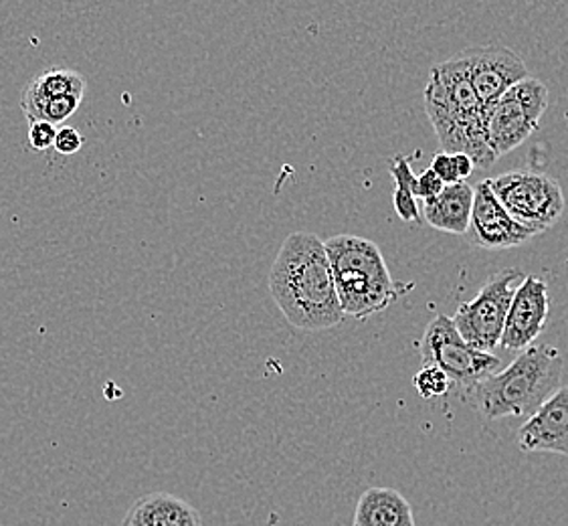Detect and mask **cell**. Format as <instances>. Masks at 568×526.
Instances as JSON below:
<instances>
[{
    "label": "cell",
    "instance_id": "obj_1",
    "mask_svg": "<svg viewBox=\"0 0 568 526\" xmlns=\"http://www.w3.org/2000/svg\"><path fill=\"white\" fill-rule=\"evenodd\" d=\"M270 292L297 331H328L344 321L328 253L314 233L285 237L270 272Z\"/></svg>",
    "mask_w": 568,
    "mask_h": 526
},
{
    "label": "cell",
    "instance_id": "obj_2",
    "mask_svg": "<svg viewBox=\"0 0 568 526\" xmlns=\"http://www.w3.org/2000/svg\"><path fill=\"white\" fill-rule=\"evenodd\" d=\"M423 100L444 152H464L481 169L496 162L486 140V110L469 80L464 53L432 69Z\"/></svg>",
    "mask_w": 568,
    "mask_h": 526
},
{
    "label": "cell",
    "instance_id": "obj_3",
    "mask_svg": "<svg viewBox=\"0 0 568 526\" xmlns=\"http://www.w3.org/2000/svg\"><path fill=\"white\" fill-rule=\"evenodd\" d=\"M565 361L555 346L532 344L510 365L464 391L466 401L486 422L530 417L560 387Z\"/></svg>",
    "mask_w": 568,
    "mask_h": 526
},
{
    "label": "cell",
    "instance_id": "obj_4",
    "mask_svg": "<svg viewBox=\"0 0 568 526\" xmlns=\"http://www.w3.org/2000/svg\"><path fill=\"white\" fill-rule=\"evenodd\" d=\"M324 247L344 316L363 321L397 302V284L375 241L344 233L324 241Z\"/></svg>",
    "mask_w": 568,
    "mask_h": 526
},
{
    "label": "cell",
    "instance_id": "obj_5",
    "mask_svg": "<svg viewBox=\"0 0 568 526\" xmlns=\"http://www.w3.org/2000/svg\"><path fill=\"white\" fill-rule=\"evenodd\" d=\"M488 184L508 215L538 235L550 230L567 206L562 186L545 172L510 171L488 179Z\"/></svg>",
    "mask_w": 568,
    "mask_h": 526
},
{
    "label": "cell",
    "instance_id": "obj_6",
    "mask_svg": "<svg viewBox=\"0 0 568 526\" xmlns=\"http://www.w3.org/2000/svg\"><path fill=\"white\" fill-rule=\"evenodd\" d=\"M548 108V88L528 75L511 85L486 114V140L494 159L510 154L535 134Z\"/></svg>",
    "mask_w": 568,
    "mask_h": 526
},
{
    "label": "cell",
    "instance_id": "obj_7",
    "mask_svg": "<svg viewBox=\"0 0 568 526\" xmlns=\"http://www.w3.org/2000/svg\"><path fill=\"white\" fill-rule=\"evenodd\" d=\"M524 277L523 270L506 267L489 277L478 296L457 308L452 321L469 346L481 353H494L500 346L511 297Z\"/></svg>",
    "mask_w": 568,
    "mask_h": 526
},
{
    "label": "cell",
    "instance_id": "obj_8",
    "mask_svg": "<svg viewBox=\"0 0 568 526\" xmlns=\"http://www.w3.org/2000/svg\"><path fill=\"white\" fill-rule=\"evenodd\" d=\"M423 365L442 368L445 375L466 391L481 378L489 377L501 365L500 358L494 353H481L462 338L455 328L454 321L445 314H437L425 328L419 344Z\"/></svg>",
    "mask_w": 568,
    "mask_h": 526
},
{
    "label": "cell",
    "instance_id": "obj_9",
    "mask_svg": "<svg viewBox=\"0 0 568 526\" xmlns=\"http://www.w3.org/2000/svg\"><path fill=\"white\" fill-rule=\"evenodd\" d=\"M462 53L467 61L469 80L478 93L479 103L484 105L486 114L489 108L510 90L511 85L530 75L523 58L516 51H511L510 47L501 43L469 47Z\"/></svg>",
    "mask_w": 568,
    "mask_h": 526
},
{
    "label": "cell",
    "instance_id": "obj_10",
    "mask_svg": "<svg viewBox=\"0 0 568 526\" xmlns=\"http://www.w3.org/2000/svg\"><path fill=\"white\" fill-rule=\"evenodd\" d=\"M538 233L520 225L508 215L498 196L491 193L488 179L474 186V206L466 240L481 250H510L520 247L526 241L532 240Z\"/></svg>",
    "mask_w": 568,
    "mask_h": 526
},
{
    "label": "cell",
    "instance_id": "obj_11",
    "mask_svg": "<svg viewBox=\"0 0 568 526\" xmlns=\"http://www.w3.org/2000/svg\"><path fill=\"white\" fill-rule=\"evenodd\" d=\"M548 312L550 297L545 280H540L538 275H526L511 297L501 334V348L520 353L524 348L532 346L545 331Z\"/></svg>",
    "mask_w": 568,
    "mask_h": 526
},
{
    "label": "cell",
    "instance_id": "obj_12",
    "mask_svg": "<svg viewBox=\"0 0 568 526\" xmlns=\"http://www.w3.org/2000/svg\"><path fill=\"white\" fill-rule=\"evenodd\" d=\"M518 447L568 458V385L558 387L520 427Z\"/></svg>",
    "mask_w": 568,
    "mask_h": 526
},
{
    "label": "cell",
    "instance_id": "obj_13",
    "mask_svg": "<svg viewBox=\"0 0 568 526\" xmlns=\"http://www.w3.org/2000/svg\"><path fill=\"white\" fill-rule=\"evenodd\" d=\"M122 526H203V516L174 494L154 493L132 504Z\"/></svg>",
    "mask_w": 568,
    "mask_h": 526
},
{
    "label": "cell",
    "instance_id": "obj_14",
    "mask_svg": "<svg viewBox=\"0 0 568 526\" xmlns=\"http://www.w3.org/2000/svg\"><path fill=\"white\" fill-rule=\"evenodd\" d=\"M88 81L80 71L73 69H45L24 85L21 95V110L24 118L33 124L43 118V108L49 100L59 95H85Z\"/></svg>",
    "mask_w": 568,
    "mask_h": 526
},
{
    "label": "cell",
    "instance_id": "obj_15",
    "mask_svg": "<svg viewBox=\"0 0 568 526\" xmlns=\"http://www.w3.org/2000/svg\"><path fill=\"white\" fill-rule=\"evenodd\" d=\"M474 206V186L466 181L455 184H445L444 191L429 201H423L425 221L433 230L466 235Z\"/></svg>",
    "mask_w": 568,
    "mask_h": 526
},
{
    "label": "cell",
    "instance_id": "obj_16",
    "mask_svg": "<svg viewBox=\"0 0 568 526\" xmlns=\"http://www.w3.org/2000/svg\"><path fill=\"white\" fill-rule=\"evenodd\" d=\"M353 526H415V516L395 488H368L356 504Z\"/></svg>",
    "mask_w": 568,
    "mask_h": 526
},
{
    "label": "cell",
    "instance_id": "obj_17",
    "mask_svg": "<svg viewBox=\"0 0 568 526\" xmlns=\"http://www.w3.org/2000/svg\"><path fill=\"white\" fill-rule=\"evenodd\" d=\"M413 385L423 399L444 397L454 387L444 371L433 365L423 366L419 373L413 377Z\"/></svg>",
    "mask_w": 568,
    "mask_h": 526
},
{
    "label": "cell",
    "instance_id": "obj_18",
    "mask_svg": "<svg viewBox=\"0 0 568 526\" xmlns=\"http://www.w3.org/2000/svg\"><path fill=\"white\" fill-rule=\"evenodd\" d=\"M81 102H83L81 95H59V98H53V100H49L45 103L41 120H47V122L58 127V124L65 122V120H69L71 115L80 110Z\"/></svg>",
    "mask_w": 568,
    "mask_h": 526
},
{
    "label": "cell",
    "instance_id": "obj_19",
    "mask_svg": "<svg viewBox=\"0 0 568 526\" xmlns=\"http://www.w3.org/2000/svg\"><path fill=\"white\" fill-rule=\"evenodd\" d=\"M55 136H58V127L47 120H39L29 127V144L39 152L53 149Z\"/></svg>",
    "mask_w": 568,
    "mask_h": 526
},
{
    "label": "cell",
    "instance_id": "obj_20",
    "mask_svg": "<svg viewBox=\"0 0 568 526\" xmlns=\"http://www.w3.org/2000/svg\"><path fill=\"white\" fill-rule=\"evenodd\" d=\"M393 205H395L398 218L403 221H407V223L420 221L419 203H417V199L409 189L397 186L395 193H393Z\"/></svg>",
    "mask_w": 568,
    "mask_h": 526
},
{
    "label": "cell",
    "instance_id": "obj_21",
    "mask_svg": "<svg viewBox=\"0 0 568 526\" xmlns=\"http://www.w3.org/2000/svg\"><path fill=\"white\" fill-rule=\"evenodd\" d=\"M83 142L85 140L81 136L78 128H58V136H55L53 149L58 150L59 154H63V156H73L83 149Z\"/></svg>",
    "mask_w": 568,
    "mask_h": 526
},
{
    "label": "cell",
    "instance_id": "obj_22",
    "mask_svg": "<svg viewBox=\"0 0 568 526\" xmlns=\"http://www.w3.org/2000/svg\"><path fill=\"white\" fill-rule=\"evenodd\" d=\"M445 184L442 183V179L432 171V169H427V171L420 172L419 176H417V186H415V199H420V201H429L433 196L439 195L442 191H444Z\"/></svg>",
    "mask_w": 568,
    "mask_h": 526
},
{
    "label": "cell",
    "instance_id": "obj_23",
    "mask_svg": "<svg viewBox=\"0 0 568 526\" xmlns=\"http://www.w3.org/2000/svg\"><path fill=\"white\" fill-rule=\"evenodd\" d=\"M429 169L442 179V183L444 184L459 183V176H457V171H455L454 159H452V154H447L444 150L433 156L432 166H429Z\"/></svg>",
    "mask_w": 568,
    "mask_h": 526
},
{
    "label": "cell",
    "instance_id": "obj_24",
    "mask_svg": "<svg viewBox=\"0 0 568 526\" xmlns=\"http://www.w3.org/2000/svg\"><path fill=\"white\" fill-rule=\"evenodd\" d=\"M452 159H454L455 171H457V176H459V181H466L471 176V172H474V161L464 154V152H455L452 154Z\"/></svg>",
    "mask_w": 568,
    "mask_h": 526
}]
</instances>
